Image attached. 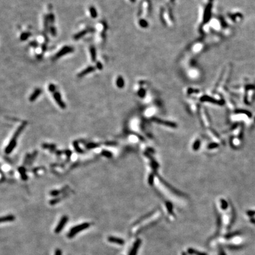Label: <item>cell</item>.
Masks as SVG:
<instances>
[{
    "mask_svg": "<svg viewBox=\"0 0 255 255\" xmlns=\"http://www.w3.org/2000/svg\"><path fill=\"white\" fill-rule=\"evenodd\" d=\"M25 125H26V123H24L20 125L19 127L18 128V129H17L16 131L14 132V134L12 136V138H11V139L10 140L9 144H8V145L7 146V147L5 149V152L7 154H10L12 152L13 149L15 148V146L17 145V138L19 136V135L21 134V132L23 131V129H24V128L25 127Z\"/></svg>",
    "mask_w": 255,
    "mask_h": 255,
    "instance_id": "cell-1",
    "label": "cell"
},
{
    "mask_svg": "<svg viewBox=\"0 0 255 255\" xmlns=\"http://www.w3.org/2000/svg\"><path fill=\"white\" fill-rule=\"evenodd\" d=\"M90 223L85 222L81 223V224H78V225L73 226V227L69 230V233H67V237H68L69 239L73 238L76 234H78L80 231L88 229L89 227H90Z\"/></svg>",
    "mask_w": 255,
    "mask_h": 255,
    "instance_id": "cell-2",
    "label": "cell"
},
{
    "mask_svg": "<svg viewBox=\"0 0 255 255\" xmlns=\"http://www.w3.org/2000/svg\"><path fill=\"white\" fill-rule=\"evenodd\" d=\"M74 51V48L72 46H65L62 47L59 51L57 52L54 56V59H58L62 56L68 54L69 53H71Z\"/></svg>",
    "mask_w": 255,
    "mask_h": 255,
    "instance_id": "cell-3",
    "label": "cell"
},
{
    "mask_svg": "<svg viewBox=\"0 0 255 255\" xmlns=\"http://www.w3.org/2000/svg\"><path fill=\"white\" fill-rule=\"evenodd\" d=\"M69 220V217L67 216H63L61 217V218L60 219V221L57 224V226L56 227L55 229H54V233L56 234H59L63 230V229H64V226L66 224H67V221Z\"/></svg>",
    "mask_w": 255,
    "mask_h": 255,
    "instance_id": "cell-4",
    "label": "cell"
},
{
    "mask_svg": "<svg viewBox=\"0 0 255 255\" xmlns=\"http://www.w3.org/2000/svg\"><path fill=\"white\" fill-rule=\"evenodd\" d=\"M53 96L54 97V100H55L56 103H57V105L60 106L61 109H65L66 108V105L64 103V102L63 101L62 99H61V96L60 93H59L58 91H56L53 93Z\"/></svg>",
    "mask_w": 255,
    "mask_h": 255,
    "instance_id": "cell-5",
    "label": "cell"
},
{
    "mask_svg": "<svg viewBox=\"0 0 255 255\" xmlns=\"http://www.w3.org/2000/svg\"><path fill=\"white\" fill-rule=\"evenodd\" d=\"M95 69H96V67H94V66H88V67H86V69H83V70H82L81 72L79 73L78 74H77V77H80V78H81V77H84V76L89 74V73H92V72H94L95 70Z\"/></svg>",
    "mask_w": 255,
    "mask_h": 255,
    "instance_id": "cell-6",
    "label": "cell"
},
{
    "mask_svg": "<svg viewBox=\"0 0 255 255\" xmlns=\"http://www.w3.org/2000/svg\"><path fill=\"white\" fill-rule=\"evenodd\" d=\"M141 239H136V241H135V243H134V245H133V246H132L130 252H129V255H136V254H137L138 249H139V246H140V245H141Z\"/></svg>",
    "mask_w": 255,
    "mask_h": 255,
    "instance_id": "cell-7",
    "label": "cell"
},
{
    "mask_svg": "<svg viewBox=\"0 0 255 255\" xmlns=\"http://www.w3.org/2000/svg\"><path fill=\"white\" fill-rule=\"evenodd\" d=\"M108 241L110 243H115V244H119V245H123L124 244L125 241L123 239L119 238V237H115V236H110L108 237Z\"/></svg>",
    "mask_w": 255,
    "mask_h": 255,
    "instance_id": "cell-8",
    "label": "cell"
},
{
    "mask_svg": "<svg viewBox=\"0 0 255 255\" xmlns=\"http://www.w3.org/2000/svg\"><path fill=\"white\" fill-rule=\"evenodd\" d=\"M41 89H40V88L36 89V90L33 92V93H32V94L31 95V96H30L29 100L31 102L35 101L36 99H37V97H39V96L41 95Z\"/></svg>",
    "mask_w": 255,
    "mask_h": 255,
    "instance_id": "cell-9",
    "label": "cell"
},
{
    "mask_svg": "<svg viewBox=\"0 0 255 255\" xmlns=\"http://www.w3.org/2000/svg\"><path fill=\"white\" fill-rule=\"evenodd\" d=\"M89 31H90V29H88V28H87V29H84L82 30V31H79V33H77V34H76L74 36V37H73L74 40H79V39H80V38H82V37H84L85 36H86L87 33H89Z\"/></svg>",
    "mask_w": 255,
    "mask_h": 255,
    "instance_id": "cell-10",
    "label": "cell"
},
{
    "mask_svg": "<svg viewBox=\"0 0 255 255\" xmlns=\"http://www.w3.org/2000/svg\"><path fill=\"white\" fill-rule=\"evenodd\" d=\"M15 216L12 214H8L5 216H2L1 217V223L4 222H10V221H13L15 220Z\"/></svg>",
    "mask_w": 255,
    "mask_h": 255,
    "instance_id": "cell-11",
    "label": "cell"
},
{
    "mask_svg": "<svg viewBox=\"0 0 255 255\" xmlns=\"http://www.w3.org/2000/svg\"><path fill=\"white\" fill-rule=\"evenodd\" d=\"M90 58L92 62H96V59H97V53H96V50L95 46H91L90 47Z\"/></svg>",
    "mask_w": 255,
    "mask_h": 255,
    "instance_id": "cell-12",
    "label": "cell"
},
{
    "mask_svg": "<svg viewBox=\"0 0 255 255\" xmlns=\"http://www.w3.org/2000/svg\"><path fill=\"white\" fill-rule=\"evenodd\" d=\"M116 86H117V87H119V88H120V89L123 88V87H124V85H125L124 79H123V78L122 77V76H119L117 77V79H116Z\"/></svg>",
    "mask_w": 255,
    "mask_h": 255,
    "instance_id": "cell-13",
    "label": "cell"
},
{
    "mask_svg": "<svg viewBox=\"0 0 255 255\" xmlns=\"http://www.w3.org/2000/svg\"><path fill=\"white\" fill-rule=\"evenodd\" d=\"M89 12H90V16L92 18H96L97 17V12L96 8L93 6H90L89 8Z\"/></svg>",
    "mask_w": 255,
    "mask_h": 255,
    "instance_id": "cell-14",
    "label": "cell"
},
{
    "mask_svg": "<svg viewBox=\"0 0 255 255\" xmlns=\"http://www.w3.org/2000/svg\"><path fill=\"white\" fill-rule=\"evenodd\" d=\"M31 33L30 32H24L22 34L20 35V40L21 41H25V40H27V39H28V38L31 36Z\"/></svg>",
    "mask_w": 255,
    "mask_h": 255,
    "instance_id": "cell-15",
    "label": "cell"
},
{
    "mask_svg": "<svg viewBox=\"0 0 255 255\" xmlns=\"http://www.w3.org/2000/svg\"><path fill=\"white\" fill-rule=\"evenodd\" d=\"M18 172L21 174V177L23 180H24V181L27 180V176L26 175V173H25V168H23V167H20V168H18Z\"/></svg>",
    "mask_w": 255,
    "mask_h": 255,
    "instance_id": "cell-16",
    "label": "cell"
},
{
    "mask_svg": "<svg viewBox=\"0 0 255 255\" xmlns=\"http://www.w3.org/2000/svg\"><path fill=\"white\" fill-rule=\"evenodd\" d=\"M188 252L191 255H207L205 253H203V252H200L197 251L196 250H194L193 249H188Z\"/></svg>",
    "mask_w": 255,
    "mask_h": 255,
    "instance_id": "cell-17",
    "label": "cell"
},
{
    "mask_svg": "<svg viewBox=\"0 0 255 255\" xmlns=\"http://www.w3.org/2000/svg\"><path fill=\"white\" fill-rule=\"evenodd\" d=\"M49 31L50 32V34H51V36L55 37V36L57 35V30H56V27L53 26V25H51V26L50 27Z\"/></svg>",
    "mask_w": 255,
    "mask_h": 255,
    "instance_id": "cell-18",
    "label": "cell"
},
{
    "mask_svg": "<svg viewBox=\"0 0 255 255\" xmlns=\"http://www.w3.org/2000/svg\"><path fill=\"white\" fill-rule=\"evenodd\" d=\"M49 22V20L48 15H45V16H44V29H45L46 30H47V29H48L47 28H48Z\"/></svg>",
    "mask_w": 255,
    "mask_h": 255,
    "instance_id": "cell-19",
    "label": "cell"
},
{
    "mask_svg": "<svg viewBox=\"0 0 255 255\" xmlns=\"http://www.w3.org/2000/svg\"><path fill=\"white\" fill-rule=\"evenodd\" d=\"M48 17H49V22L50 23H52V24H53L54 22V21H55V17H54V14H53V12H50L48 15Z\"/></svg>",
    "mask_w": 255,
    "mask_h": 255,
    "instance_id": "cell-20",
    "label": "cell"
},
{
    "mask_svg": "<svg viewBox=\"0 0 255 255\" xmlns=\"http://www.w3.org/2000/svg\"><path fill=\"white\" fill-rule=\"evenodd\" d=\"M102 155H104L105 157H107V158H111V157H112V154L110 152V151L103 150V151H102Z\"/></svg>",
    "mask_w": 255,
    "mask_h": 255,
    "instance_id": "cell-21",
    "label": "cell"
},
{
    "mask_svg": "<svg viewBox=\"0 0 255 255\" xmlns=\"http://www.w3.org/2000/svg\"><path fill=\"white\" fill-rule=\"evenodd\" d=\"M49 90L50 92H51V93H53V92H54L56 91V86L55 85H54V84H53V83H50V84H49Z\"/></svg>",
    "mask_w": 255,
    "mask_h": 255,
    "instance_id": "cell-22",
    "label": "cell"
},
{
    "mask_svg": "<svg viewBox=\"0 0 255 255\" xmlns=\"http://www.w3.org/2000/svg\"><path fill=\"white\" fill-rule=\"evenodd\" d=\"M74 148H75L76 150L77 151V152H79V153H82V150L81 149V148H80L79 147V145H78V144H77V142H74Z\"/></svg>",
    "mask_w": 255,
    "mask_h": 255,
    "instance_id": "cell-23",
    "label": "cell"
},
{
    "mask_svg": "<svg viewBox=\"0 0 255 255\" xmlns=\"http://www.w3.org/2000/svg\"><path fill=\"white\" fill-rule=\"evenodd\" d=\"M96 67L99 70H102L103 69V65H102V63L100 61H97L96 62Z\"/></svg>",
    "mask_w": 255,
    "mask_h": 255,
    "instance_id": "cell-24",
    "label": "cell"
},
{
    "mask_svg": "<svg viewBox=\"0 0 255 255\" xmlns=\"http://www.w3.org/2000/svg\"><path fill=\"white\" fill-rule=\"evenodd\" d=\"M59 192L58 191H57V190H54V191H52L50 193V195H53V196H56V195H59Z\"/></svg>",
    "mask_w": 255,
    "mask_h": 255,
    "instance_id": "cell-25",
    "label": "cell"
},
{
    "mask_svg": "<svg viewBox=\"0 0 255 255\" xmlns=\"http://www.w3.org/2000/svg\"><path fill=\"white\" fill-rule=\"evenodd\" d=\"M54 255H62V252L60 249H56Z\"/></svg>",
    "mask_w": 255,
    "mask_h": 255,
    "instance_id": "cell-26",
    "label": "cell"
},
{
    "mask_svg": "<svg viewBox=\"0 0 255 255\" xmlns=\"http://www.w3.org/2000/svg\"><path fill=\"white\" fill-rule=\"evenodd\" d=\"M30 45H31L32 46H33V47H37V46H38V43L37 42V41H31V42L30 43Z\"/></svg>",
    "mask_w": 255,
    "mask_h": 255,
    "instance_id": "cell-27",
    "label": "cell"
},
{
    "mask_svg": "<svg viewBox=\"0 0 255 255\" xmlns=\"http://www.w3.org/2000/svg\"><path fill=\"white\" fill-rule=\"evenodd\" d=\"M41 50L43 51H45L47 50V46L46 44H43L41 46Z\"/></svg>",
    "mask_w": 255,
    "mask_h": 255,
    "instance_id": "cell-28",
    "label": "cell"
},
{
    "mask_svg": "<svg viewBox=\"0 0 255 255\" xmlns=\"http://www.w3.org/2000/svg\"><path fill=\"white\" fill-rule=\"evenodd\" d=\"M220 255H226L224 252L223 251V250H220Z\"/></svg>",
    "mask_w": 255,
    "mask_h": 255,
    "instance_id": "cell-29",
    "label": "cell"
},
{
    "mask_svg": "<svg viewBox=\"0 0 255 255\" xmlns=\"http://www.w3.org/2000/svg\"><path fill=\"white\" fill-rule=\"evenodd\" d=\"M130 1H131V2H135V0H130Z\"/></svg>",
    "mask_w": 255,
    "mask_h": 255,
    "instance_id": "cell-30",
    "label": "cell"
}]
</instances>
